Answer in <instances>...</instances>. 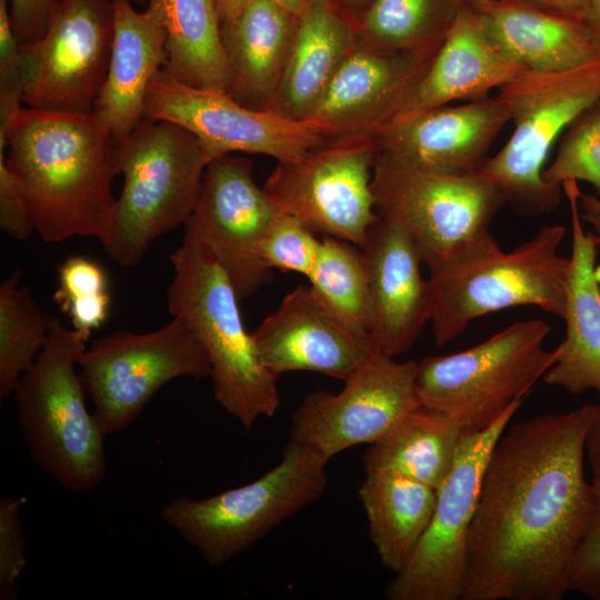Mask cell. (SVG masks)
Returning a JSON list of instances; mask_svg holds the SVG:
<instances>
[{
	"instance_id": "e0dca14e",
	"label": "cell",
	"mask_w": 600,
	"mask_h": 600,
	"mask_svg": "<svg viewBox=\"0 0 600 600\" xmlns=\"http://www.w3.org/2000/svg\"><path fill=\"white\" fill-rule=\"evenodd\" d=\"M277 209L257 186L252 162L226 154L210 161L186 233L202 243L230 279L239 300L272 280L260 243Z\"/></svg>"
},
{
	"instance_id": "5bb4252c",
	"label": "cell",
	"mask_w": 600,
	"mask_h": 600,
	"mask_svg": "<svg viewBox=\"0 0 600 600\" xmlns=\"http://www.w3.org/2000/svg\"><path fill=\"white\" fill-rule=\"evenodd\" d=\"M112 42V1L61 0L43 36L20 43L22 102L44 111L93 113Z\"/></svg>"
},
{
	"instance_id": "9a60e30c",
	"label": "cell",
	"mask_w": 600,
	"mask_h": 600,
	"mask_svg": "<svg viewBox=\"0 0 600 600\" xmlns=\"http://www.w3.org/2000/svg\"><path fill=\"white\" fill-rule=\"evenodd\" d=\"M144 117L188 130L209 162L233 152L293 161L327 140L312 122L251 109L228 92L187 86L163 68L148 87Z\"/></svg>"
},
{
	"instance_id": "f1b7e54d",
	"label": "cell",
	"mask_w": 600,
	"mask_h": 600,
	"mask_svg": "<svg viewBox=\"0 0 600 600\" xmlns=\"http://www.w3.org/2000/svg\"><path fill=\"white\" fill-rule=\"evenodd\" d=\"M464 433L444 412L419 404L371 443L366 472H394L438 489L450 473Z\"/></svg>"
},
{
	"instance_id": "484cf974",
	"label": "cell",
	"mask_w": 600,
	"mask_h": 600,
	"mask_svg": "<svg viewBox=\"0 0 600 600\" xmlns=\"http://www.w3.org/2000/svg\"><path fill=\"white\" fill-rule=\"evenodd\" d=\"M356 44L353 22L330 0H308L267 110L304 120Z\"/></svg>"
},
{
	"instance_id": "d6986e66",
	"label": "cell",
	"mask_w": 600,
	"mask_h": 600,
	"mask_svg": "<svg viewBox=\"0 0 600 600\" xmlns=\"http://www.w3.org/2000/svg\"><path fill=\"white\" fill-rule=\"evenodd\" d=\"M251 334L261 362L277 378L308 371L344 381L379 351L371 337L347 327L310 284L286 294Z\"/></svg>"
},
{
	"instance_id": "e575fe53",
	"label": "cell",
	"mask_w": 600,
	"mask_h": 600,
	"mask_svg": "<svg viewBox=\"0 0 600 600\" xmlns=\"http://www.w3.org/2000/svg\"><path fill=\"white\" fill-rule=\"evenodd\" d=\"M320 249L317 233L298 218L278 211L260 243V257L269 269L308 277Z\"/></svg>"
},
{
	"instance_id": "4fadbf2b",
	"label": "cell",
	"mask_w": 600,
	"mask_h": 600,
	"mask_svg": "<svg viewBox=\"0 0 600 600\" xmlns=\"http://www.w3.org/2000/svg\"><path fill=\"white\" fill-rule=\"evenodd\" d=\"M524 399L489 428L464 433L454 464L437 489L430 523L406 567L388 583L390 600H460L470 527L491 451Z\"/></svg>"
},
{
	"instance_id": "5b68a950",
	"label": "cell",
	"mask_w": 600,
	"mask_h": 600,
	"mask_svg": "<svg viewBox=\"0 0 600 600\" xmlns=\"http://www.w3.org/2000/svg\"><path fill=\"white\" fill-rule=\"evenodd\" d=\"M116 157L123 188L104 249L118 264L131 268L157 238L186 224L209 161L188 130L148 117L116 143Z\"/></svg>"
},
{
	"instance_id": "ba28073f",
	"label": "cell",
	"mask_w": 600,
	"mask_h": 600,
	"mask_svg": "<svg viewBox=\"0 0 600 600\" xmlns=\"http://www.w3.org/2000/svg\"><path fill=\"white\" fill-rule=\"evenodd\" d=\"M498 96L508 108L513 130L478 173L499 189L514 213H550L564 194L562 188L544 181L546 162L568 126L600 100V58L567 71H522Z\"/></svg>"
},
{
	"instance_id": "7402d4cb",
	"label": "cell",
	"mask_w": 600,
	"mask_h": 600,
	"mask_svg": "<svg viewBox=\"0 0 600 600\" xmlns=\"http://www.w3.org/2000/svg\"><path fill=\"white\" fill-rule=\"evenodd\" d=\"M571 221V253L562 320L566 334L558 358L543 376L549 386L580 394L600 393V287L597 277L598 242L580 216L581 189L576 180L562 183Z\"/></svg>"
},
{
	"instance_id": "74e56055",
	"label": "cell",
	"mask_w": 600,
	"mask_h": 600,
	"mask_svg": "<svg viewBox=\"0 0 600 600\" xmlns=\"http://www.w3.org/2000/svg\"><path fill=\"white\" fill-rule=\"evenodd\" d=\"M107 292V276L97 262L82 256H71L58 267V287L53 299L62 312L72 304Z\"/></svg>"
},
{
	"instance_id": "d590c367",
	"label": "cell",
	"mask_w": 600,
	"mask_h": 600,
	"mask_svg": "<svg viewBox=\"0 0 600 600\" xmlns=\"http://www.w3.org/2000/svg\"><path fill=\"white\" fill-rule=\"evenodd\" d=\"M26 566V541L22 533L20 501L0 500V599L17 596V582Z\"/></svg>"
},
{
	"instance_id": "7c38bea8",
	"label": "cell",
	"mask_w": 600,
	"mask_h": 600,
	"mask_svg": "<svg viewBox=\"0 0 600 600\" xmlns=\"http://www.w3.org/2000/svg\"><path fill=\"white\" fill-rule=\"evenodd\" d=\"M377 151L371 134L328 138L298 160L278 162L262 189L277 211L314 233L361 247L379 217L372 192Z\"/></svg>"
},
{
	"instance_id": "cb8c5ba5",
	"label": "cell",
	"mask_w": 600,
	"mask_h": 600,
	"mask_svg": "<svg viewBox=\"0 0 600 600\" xmlns=\"http://www.w3.org/2000/svg\"><path fill=\"white\" fill-rule=\"evenodd\" d=\"M497 47L523 70L560 72L600 58L581 19L520 0H469Z\"/></svg>"
},
{
	"instance_id": "bcb514c9",
	"label": "cell",
	"mask_w": 600,
	"mask_h": 600,
	"mask_svg": "<svg viewBox=\"0 0 600 600\" xmlns=\"http://www.w3.org/2000/svg\"><path fill=\"white\" fill-rule=\"evenodd\" d=\"M354 24L374 0H330Z\"/></svg>"
},
{
	"instance_id": "7a4b0ae2",
	"label": "cell",
	"mask_w": 600,
	"mask_h": 600,
	"mask_svg": "<svg viewBox=\"0 0 600 600\" xmlns=\"http://www.w3.org/2000/svg\"><path fill=\"white\" fill-rule=\"evenodd\" d=\"M0 143L42 240L87 237L108 244L117 142L94 113L20 108L0 126Z\"/></svg>"
},
{
	"instance_id": "9c48e42d",
	"label": "cell",
	"mask_w": 600,
	"mask_h": 600,
	"mask_svg": "<svg viewBox=\"0 0 600 600\" xmlns=\"http://www.w3.org/2000/svg\"><path fill=\"white\" fill-rule=\"evenodd\" d=\"M327 463L289 440L280 461L260 478L203 499L176 497L161 517L207 563L222 566L317 501L328 484Z\"/></svg>"
},
{
	"instance_id": "8d00e7d4",
	"label": "cell",
	"mask_w": 600,
	"mask_h": 600,
	"mask_svg": "<svg viewBox=\"0 0 600 600\" xmlns=\"http://www.w3.org/2000/svg\"><path fill=\"white\" fill-rule=\"evenodd\" d=\"M22 97L20 42L12 29L9 0H0V124L21 108Z\"/></svg>"
},
{
	"instance_id": "3957f363",
	"label": "cell",
	"mask_w": 600,
	"mask_h": 600,
	"mask_svg": "<svg viewBox=\"0 0 600 600\" xmlns=\"http://www.w3.org/2000/svg\"><path fill=\"white\" fill-rule=\"evenodd\" d=\"M170 260L174 274L167 293L168 310L188 324L204 348L214 399L246 430L261 417H273L280 404L278 378L259 358L230 279L209 250L188 233Z\"/></svg>"
},
{
	"instance_id": "83f0119b",
	"label": "cell",
	"mask_w": 600,
	"mask_h": 600,
	"mask_svg": "<svg viewBox=\"0 0 600 600\" xmlns=\"http://www.w3.org/2000/svg\"><path fill=\"white\" fill-rule=\"evenodd\" d=\"M359 498L380 561L393 573L400 572L430 523L437 490L394 472L369 471Z\"/></svg>"
},
{
	"instance_id": "60d3db41",
	"label": "cell",
	"mask_w": 600,
	"mask_h": 600,
	"mask_svg": "<svg viewBox=\"0 0 600 600\" xmlns=\"http://www.w3.org/2000/svg\"><path fill=\"white\" fill-rule=\"evenodd\" d=\"M61 0H9L13 32L20 43L33 42L47 30L54 7Z\"/></svg>"
},
{
	"instance_id": "44dd1931",
	"label": "cell",
	"mask_w": 600,
	"mask_h": 600,
	"mask_svg": "<svg viewBox=\"0 0 600 600\" xmlns=\"http://www.w3.org/2000/svg\"><path fill=\"white\" fill-rule=\"evenodd\" d=\"M360 248L371 294V338L379 351L396 358L409 351L430 323L433 290L421 273L414 242L399 226L379 216Z\"/></svg>"
},
{
	"instance_id": "ac0fdd59",
	"label": "cell",
	"mask_w": 600,
	"mask_h": 600,
	"mask_svg": "<svg viewBox=\"0 0 600 600\" xmlns=\"http://www.w3.org/2000/svg\"><path fill=\"white\" fill-rule=\"evenodd\" d=\"M434 56L357 43L304 120L327 139L373 134L402 114Z\"/></svg>"
},
{
	"instance_id": "f6af8a7d",
	"label": "cell",
	"mask_w": 600,
	"mask_h": 600,
	"mask_svg": "<svg viewBox=\"0 0 600 600\" xmlns=\"http://www.w3.org/2000/svg\"><path fill=\"white\" fill-rule=\"evenodd\" d=\"M581 20L600 43V0H587Z\"/></svg>"
},
{
	"instance_id": "277c9868",
	"label": "cell",
	"mask_w": 600,
	"mask_h": 600,
	"mask_svg": "<svg viewBox=\"0 0 600 600\" xmlns=\"http://www.w3.org/2000/svg\"><path fill=\"white\" fill-rule=\"evenodd\" d=\"M87 338L50 317L47 341L16 389L21 432L36 463L66 489L86 493L107 474L108 436L86 404L76 367Z\"/></svg>"
},
{
	"instance_id": "f35d334b",
	"label": "cell",
	"mask_w": 600,
	"mask_h": 600,
	"mask_svg": "<svg viewBox=\"0 0 600 600\" xmlns=\"http://www.w3.org/2000/svg\"><path fill=\"white\" fill-rule=\"evenodd\" d=\"M569 591L600 600V500L572 557Z\"/></svg>"
},
{
	"instance_id": "836d02e7",
	"label": "cell",
	"mask_w": 600,
	"mask_h": 600,
	"mask_svg": "<svg viewBox=\"0 0 600 600\" xmlns=\"http://www.w3.org/2000/svg\"><path fill=\"white\" fill-rule=\"evenodd\" d=\"M542 177L558 188L567 180L588 182L600 198V100L568 126L557 154L544 168Z\"/></svg>"
},
{
	"instance_id": "d6a6232c",
	"label": "cell",
	"mask_w": 600,
	"mask_h": 600,
	"mask_svg": "<svg viewBox=\"0 0 600 600\" xmlns=\"http://www.w3.org/2000/svg\"><path fill=\"white\" fill-rule=\"evenodd\" d=\"M21 273L14 269L0 286L1 399L14 392L48 337L50 316L41 310L31 291L19 284Z\"/></svg>"
},
{
	"instance_id": "f546056e",
	"label": "cell",
	"mask_w": 600,
	"mask_h": 600,
	"mask_svg": "<svg viewBox=\"0 0 600 600\" xmlns=\"http://www.w3.org/2000/svg\"><path fill=\"white\" fill-rule=\"evenodd\" d=\"M167 32L163 69L196 88L230 93L232 79L216 0H148Z\"/></svg>"
},
{
	"instance_id": "4316f807",
	"label": "cell",
	"mask_w": 600,
	"mask_h": 600,
	"mask_svg": "<svg viewBox=\"0 0 600 600\" xmlns=\"http://www.w3.org/2000/svg\"><path fill=\"white\" fill-rule=\"evenodd\" d=\"M298 16L273 0H250L221 24L231 72L230 93L238 102L267 110L277 90L293 39Z\"/></svg>"
},
{
	"instance_id": "b9f144b4",
	"label": "cell",
	"mask_w": 600,
	"mask_h": 600,
	"mask_svg": "<svg viewBox=\"0 0 600 600\" xmlns=\"http://www.w3.org/2000/svg\"><path fill=\"white\" fill-rule=\"evenodd\" d=\"M586 459L591 471V483L600 497V403L593 404L584 440Z\"/></svg>"
},
{
	"instance_id": "7dc6e473",
	"label": "cell",
	"mask_w": 600,
	"mask_h": 600,
	"mask_svg": "<svg viewBox=\"0 0 600 600\" xmlns=\"http://www.w3.org/2000/svg\"><path fill=\"white\" fill-rule=\"evenodd\" d=\"M250 0H216L221 24L236 18Z\"/></svg>"
},
{
	"instance_id": "681fc988",
	"label": "cell",
	"mask_w": 600,
	"mask_h": 600,
	"mask_svg": "<svg viewBox=\"0 0 600 600\" xmlns=\"http://www.w3.org/2000/svg\"><path fill=\"white\" fill-rule=\"evenodd\" d=\"M110 1H113V0H110ZM128 1H130L133 4H142L144 2V0H128Z\"/></svg>"
},
{
	"instance_id": "6da1fadb",
	"label": "cell",
	"mask_w": 600,
	"mask_h": 600,
	"mask_svg": "<svg viewBox=\"0 0 600 600\" xmlns=\"http://www.w3.org/2000/svg\"><path fill=\"white\" fill-rule=\"evenodd\" d=\"M593 404L506 429L481 481L460 600H560L599 503L584 476Z\"/></svg>"
},
{
	"instance_id": "603a6c76",
	"label": "cell",
	"mask_w": 600,
	"mask_h": 600,
	"mask_svg": "<svg viewBox=\"0 0 600 600\" xmlns=\"http://www.w3.org/2000/svg\"><path fill=\"white\" fill-rule=\"evenodd\" d=\"M113 42L104 83L93 113L116 142L144 117L148 87L168 59L167 32L151 6L137 11L128 0H113Z\"/></svg>"
},
{
	"instance_id": "ffe728a7",
	"label": "cell",
	"mask_w": 600,
	"mask_h": 600,
	"mask_svg": "<svg viewBox=\"0 0 600 600\" xmlns=\"http://www.w3.org/2000/svg\"><path fill=\"white\" fill-rule=\"evenodd\" d=\"M510 116L497 94L400 117L372 136L377 149L416 167L448 174L478 173Z\"/></svg>"
},
{
	"instance_id": "30bf717a",
	"label": "cell",
	"mask_w": 600,
	"mask_h": 600,
	"mask_svg": "<svg viewBox=\"0 0 600 600\" xmlns=\"http://www.w3.org/2000/svg\"><path fill=\"white\" fill-rule=\"evenodd\" d=\"M548 322H514L469 349L418 362L421 404L448 414L463 433L482 431L517 400L526 399L558 358L548 350Z\"/></svg>"
},
{
	"instance_id": "1f68e13d",
	"label": "cell",
	"mask_w": 600,
	"mask_h": 600,
	"mask_svg": "<svg viewBox=\"0 0 600 600\" xmlns=\"http://www.w3.org/2000/svg\"><path fill=\"white\" fill-rule=\"evenodd\" d=\"M323 303L351 330L371 337L372 306L361 248L333 237L321 238L317 261L307 277Z\"/></svg>"
},
{
	"instance_id": "8992f818",
	"label": "cell",
	"mask_w": 600,
	"mask_h": 600,
	"mask_svg": "<svg viewBox=\"0 0 600 600\" xmlns=\"http://www.w3.org/2000/svg\"><path fill=\"white\" fill-rule=\"evenodd\" d=\"M564 236L563 226L546 224L510 251L498 244L430 268L436 344L446 346L480 317L513 307H537L562 319L570 267L560 253Z\"/></svg>"
},
{
	"instance_id": "7bdbcfd3",
	"label": "cell",
	"mask_w": 600,
	"mask_h": 600,
	"mask_svg": "<svg viewBox=\"0 0 600 600\" xmlns=\"http://www.w3.org/2000/svg\"><path fill=\"white\" fill-rule=\"evenodd\" d=\"M580 216L583 222L589 226V230L600 247V198L596 194H586L581 191L579 196ZM597 277L600 287V266H597Z\"/></svg>"
},
{
	"instance_id": "ee69618b",
	"label": "cell",
	"mask_w": 600,
	"mask_h": 600,
	"mask_svg": "<svg viewBox=\"0 0 600 600\" xmlns=\"http://www.w3.org/2000/svg\"><path fill=\"white\" fill-rule=\"evenodd\" d=\"M529 4L581 19L587 0H520Z\"/></svg>"
},
{
	"instance_id": "c3c4849f",
	"label": "cell",
	"mask_w": 600,
	"mask_h": 600,
	"mask_svg": "<svg viewBox=\"0 0 600 600\" xmlns=\"http://www.w3.org/2000/svg\"><path fill=\"white\" fill-rule=\"evenodd\" d=\"M273 1L294 16H299L308 3V0H273Z\"/></svg>"
},
{
	"instance_id": "4dcf8cb0",
	"label": "cell",
	"mask_w": 600,
	"mask_h": 600,
	"mask_svg": "<svg viewBox=\"0 0 600 600\" xmlns=\"http://www.w3.org/2000/svg\"><path fill=\"white\" fill-rule=\"evenodd\" d=\"M468 0H374L356 20L357 43L437 53Z\"/></svg>"
},
{
	"instance_id": "d4e9b609",
	"label": "cell",
	"mask_w": 600,
	"mask_h": 600,
	"mask_svg": "<svg viewBox=\"0 0 600 600\" xmlns=\"http://www.w3.org/2000/svg\"><path fill=\"white\" fill-rule=\"evenodd\" d=\"M522 71L491 40L468 0L400 117L487 98Z\"/></svg>"
},
{
	"instance_id": "52a82bcc",
	"label": "cell",
	"mask_w": 600,
	"mask_h": 600,
	"mask_svg": "<svg viewBox=\"0 0 600 600\" xmlns=\"http://www.w3.org/2000/svg\"><path fill=\"white\" fill-rule=\"evenodd\" d=\"M372 192L378 214L410 236L428 269L498 246L490 226L504 199L479 173L430 171L378 150Z\"/></svg>"
},
{
	"instance_id": "ab89813d",
	"label": "cell",
	"mask_w": 600,
	"mask_h": 600,
	"mask_svg": "<svg viewBox=\"0 0 600 600\" xmlns=\"http://www.w3.org/2000/svg\"><path fill=\"white\" fill-rule=\"evenodd\" d=\"M0 228L8 236L27 240L33 232L27 204L17 178L0 150Z\"/></svg>"
},
{
	"instance_id": "8fae6325",
	"label": "cell",
	"mask_w": 600,
	"mask_h": 600,
	"mask_svg": "<svg viewBox=\"0 0 600 600\" xmlns=\"http://www.w3.org/2000/svg\"><path fill=\"white\" fill-rule=\"evenodd\" d=\"M79 374L107 434L128 428L151 398L180 378L210 377L208 354L180 318L144 333L117 331L98 338L79 359Z\"/></svg>"
},
{
	"instance_id": "2e32d148",
	"label": "cell",
	"mask_w": 600,
	"mask_h": 600,
	"mask_svg": "<svg viewBox=\"0 0 600 600\" xmlns=\"http://www.w3.org/2000/svg\"><path fill=\"white\" fill-rule=\"evenodd\" d=\"M418 362L373 353L343 382L341 391L309 393L292 414L290 440L329 462L351 447L371 444L420 404Z\"/></svg>"
}]
</instances>
